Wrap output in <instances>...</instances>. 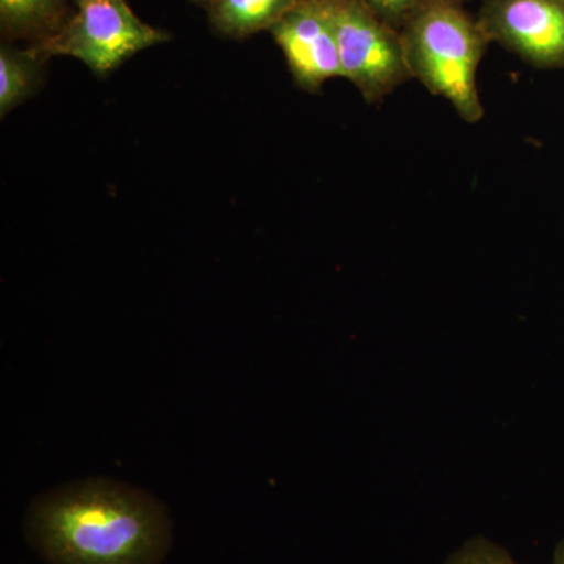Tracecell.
Returning <instances> with one entry per match:
<instances>
[{
    "label": "cell",
    "mask_w": 564,
    "mask_h": 564,
    "mask_svg": "<svg viewBox=\"0 0 564 564\" xmlns=\"http://www.w3.org/2000/svg\"><path fill=\"white\" fill-rule=\"evenodd\" d=\"M22 530L46 564H162L173 545L165 503L113 478H84L39 494Z\"/></svg>",
    "instance_id": "cell-1"
},
{
    "label": "cell",
    "mask_w": 564,
    "mask_h": 564,
    "mask_svg": "<svg viewBox=\"0 0 564 564\" xmlns=\"http://www.w3.org/2000/svg\"><path fill=\"white\" fill-rule=\"evenodd\" d=\"M402 40L413 79L451 102L467 124L484 120L477 73L489 40L478 21L456 0H422L403 24Z\"/></svg>",
    "instance_id": "cell-2"
},
{
    "label": "cell",
    "mask_w": 564,
    "mask_h": 564,
    "mask_svg": "<svg viewBox=\"0 0 564 564\" xmlns=\"http://www.w3.org/2000/svg\"><path fill=\"white\" fill-rule=\"evenodd\" d=\"M339 50L344 79L369 104L383 101L404 82L408 68L402 33L375 14L362 0H323Z\"/></svg>",
    "instance_id": "cell-3"
},
{
    "label": "cell",
    "mask_w": 564,
    "mask_h": 564,
    "mask_svg": "<svg viewBox=\"0 0 564 564\" xmlns=\"http://www.w3.org/2000/svg\"><path fill=\"white\" fill-rule=\"evenodd\" d=\"M77 11L33 54L66 55L104 76L133 55L170 39L140 20L126 0H80Z\"/></svg>",
    "instance_id": "cell-4"
},
{
    "label": "cell",
    "mask_w": 564,
    "mask_h": 564,
    "mask_svg": "<svg viewBox=\"0 0 564 564\" xmlns=\"http://www.w3.org/2000/svg\"><path fill=\"white\" fill-rule=\"evenodd\" d=\"M478 24L534 68H564V0H486Z\"/></svg>",
    "instance_id": "cell-5"
},
{
    "label": "cell",
    "mask_w": 564,
    "mask_h": 564,
    "mask_svg": "<svg viewBox=\"0 0 564 564\" xmlns=\"http://www.w3.org/2000/svg\"><path fill=\"white\" fill-rule=\"evenodd\" d=\"M270 32L302 90L318 91L326 82L344 77L336 35L323 0H300Z\"/></svg>",
    "instance_id": "cell-6"
},
{
    "label": "cell",
    "mask_w": 564,
    "mask_h": 564,
    "mask_svg": "<svg viewBox=\"0 0 564 564\" xmlns=\"http://www.w3.org/2000/svg\"><path fill=\"white\" fill-rule=\"evenodd\" d=\"M300 0H215L212 21L225 35L243 39L272 31Z\"/></svg>",
    "instance_id": "cell-7"
},
{
    "label": "cell",
    "mask_w": 564,
    "mask_h": 564,
    "mask_svg": "<svg viewBox=\"0 0 564 564\" xmlns=\"http://www.w3.org/2000/svg\"><path fill=\"white\" fill-rule=\"evenodd\" d=\"M66 0H0L2 28L13 35L50 39L63 28Z\"/></svg>",
    "instance_id": "cell-8"
},
{
    "label": "cell",
    "mask_w": 564,
    "mask_h": 564,
    "mask_svg": "<svg viewBox=\"0 0 564 564\" xmlns=\"http://www.w3.org/2000/svg\"><path fill=\"white\" fill-rule=\"evenodd\" d=\"M35 57L33 52L17 54L6 47L0 52V113L2 117L32 95L36 77Z\"/></svg>",
    "instance_id": "cell-9"
},
{
    "label": "cell",
    "mask_w": 564,
    "mask_h": 564,
    "mask_svg": "<svg viewBox=\"0 0 564 564\" xmlns=\"http://www.w3.org/2000/svg\"><path fill=\"white\" fill-rule=\"evenodd\" d=\"M443 564H518L503 547L486 538L466 541Z\"/></svg>",
    "instance_id": "cell-10"
},
{
    "label": "cell",
    "mask_w": 564,
    "mask_h": 564,
    "mask_svg": "<svg viewBox=\"0 0 564 564\" xmlns=\"http://www.w3.org/2000/svg\"><path fill=\"white\" fill-rule=\"evenodd\" d=\"M375 14L392 28L404 24L408 18L421 6L422 0H362Z\"/></svg>",
    "instance_id": "cell-11"
},
{
    "label": "cell",
    "mask_w": 564,
    "mask_h": 564,
    "mask_svg": "<svg viewBox=\"0 0 564 564\" xmlns=\"http://www.w3.org/2000/svg\"><path fill=\"white\" fill-rule=\"evenodd\" d=\"M554 564H564V540L556 544L554 552Z\"/></svg>",
    "instance_id": "cell-12"
},
{
    "label": "cell",
    "mask_w": 564,
    "mask_h": 564,
    "mask_svg": "<svg viewBox=\"0 0 564 564\" xmlns=\"http://www.w3.org/2000/svg\"><path fill=\"white\" fill-rule=\"evenodd\" d=\"M73 2H74V3H79V2H80V0H73Z\"/></svg>",
    "instance_id": "cell-13"
},
{
    "label": "cell",
    "mask_w": 564,
    "mask_h": 564,
    "mask_svg": "<svg viewBox=\"0 0 564 564\" xmlns=\"http://www.w3.org/2000/svg\"><path fill=\"white\" fill-rule=\"evenodd\" d=\"M214 2H215V0H214Z\"/></svg>",
    "instance_id": "cell-14"
}]
</instances>
